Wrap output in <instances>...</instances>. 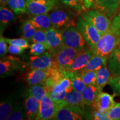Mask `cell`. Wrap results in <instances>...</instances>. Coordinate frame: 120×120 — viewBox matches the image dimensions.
I'll use <instances>...</instances> for the list:
<instances>
[{"mask_svg": "<svg viewBox=\"0 0 120 120\" xmlns=\"http://www.w3.org/2000/svg\"><path fill=\"white\" fill-rule=\"evenodd\" d=\"M70 7L55 6L49 15L52 26L61 30L71 26H76V14Z\"/></svg>", "mask_w": 120, "mask_h": 120, "instance_id": "cell-2", "label": "cell"}, {"mask_svg": "<svg viewBox=\"0 0 120 120\" xmlns=\"http://www.w3.org/2000/svg\"><path fill=\"white\" fill-rule=\"evenodd\" d=\"M111 28L120 32V9L112 22Z\"/></svg>", "mask_w": 120, "mask_h": 120, "instance_id": "cell-43", "label": "cell"}, {"mask_svg": "<svg viewBox=\"0 0 120 120\" xmlns=\"http://www.w3.org/2000/svg\"><path fill=\"white\" fill-rule=\"evenodd\" d=\"M25 49H24V48L12 45H10V46L8 47V51L9 53L15 55H21V54L23 53Z\"/></svg>", "mask_w": 120, "mask_h": 120, "instance_id": "cell-42", "label": "cell"}, {"mask_svg": "<svg viewBox=\"0 0 120 120\" xmlns=\"http://www.w3.org/2000/svg\"><path fill=\"white\" fill-rule=\"evenodd\" d=\"M16 104L15 97L11 95L8 96L1 100L0 105V120H7Z\"/></svg>", "mask_w": 120, "mask_h": 120, "instance_id": "cell-22", "label": "cell"}, {"mask_svg": "<svg viewBox=\"0 0 120 120\" xmlns=\"http://www.w3.org/2000/svg\"><path fill=\"white\" fill-rule=\"evenodd\" d=\"M47 48L46 45L40 42H34L30 46V54L32 56H38L44 53Z\"/></svg>", "mask_w": 120, "mask_h": 120, "instance_id": "cell-34", "label": "cell"}, {"mask_svg": "<svg viewBox=\"0 0 120 120\" xmlns=\"http://www.w3.org/2000/svg\"><path fill=\"white\" fill-rule=\"evenodd\" d=\"M65 76V74L62 70L56 68H51L49 76L45 81V83L49 89V88L54 86L62 80Z\"/></svg>", "mask_w": 120, "mask_h": 120, "instance_id": "cell-26", "label": "cell"}, {"mask_svg": "<svg viewBox=\"0 0 120 120\" xmlns=\"http://www.w3.org/2000/svg\"><path fill=\"white\" fill-rule=\"evenodd\" d=\"M68 92L67 91H63L60 93H54L49 91L48 92V95L54 101L56 102V103H60L64 101V98H65L66 95L67 93Z\"/></svg>", "mask_w": 120, "mask_h": 120, "instance_id": "cell-38", "label": "cell"}, {"mask_svg": "<svg viewBox=\"0 0 120 120\" xmlns=\"http://www.w3.org/2000/svg\"><path fill=\"white\" fill-rule=\"evenodd\" d=\"M30 66L31 69L49 70L55 68L53 54L48 51L38 56H32L30 57Z\"/></svg>", "mask_w": 120, "mask_h": 120, "instance_id": "cell-10", "label": "cell"}, {"mask_svg": "<svg viewBox=\"0 0 120 120\" xmlns=\"http://www.w3.org/2000/svg\"><path fill=\"white\" fill-rule=\"evenodd\" d=\"M118 48H119V49H120V44L119 45V46H118Z\"/></svg>", "mask_w": 120, "mask_h": 120, "instance_id": "cell-48", "label": "cell"}, {"mask_svg": "<svg viewBox=\"0 0 120 120\" xmlns=\"http://www.w3.org/2000/svg\"><path fill=\"white\" fill-rule=\"evenodd\" d=\"M60 1L64 5L70 7L77 12L86 11L83 0H60Z\"/></svg>", "mask_w": 120, "mask_h": 120, "instance_id": "cell-32", "label": "cell"}, {"mask_svg": "<svg viewBox=\"0 0 120 120\" xmlns=\"http://www.w3.org/2000/svg\"><path fill=\"white\" fill-rule=\"evenodd\" d=\"M79 49L63 46L53 54L55 67L64 70L72 64L79 52Z\"/></svg>", "mask_w": 120, "mask_h": 120, "instance_id": "cell-6", "label": "cell"}, {"mask_svg": "<svg viewBox=\"0 0 120 120\" xmlns=\"http://www.w3.org/2000/svg\"><path fill=\"white\" fill-rule=\"evenodd\" d=\"M28 20L38 30L47 31L52 27L49 13L33 16Z\"/></svg>", "mask_w": 120, "mask_h": 120, "instance_id": "cell-23", "label": "cell"}, {"mask_svg": "<svg viewBox=\"0 0 120 120\" xmlns=\"http://www.w3.org/2000/svg\"><path fill=\"white\" fill-rule=\"evenodd\" d=\"M63 102L68 106H75L83 109L86 106L84 103L82 93L77 92L74 90H72L70 92L67 93Z\"/></svg>", "mask_w": 120, "mask_h": 120, "instance_id": "cell-24", "label": "cell"}, {"mask_svg": "<svg viewBox=\"0 0 120 120\" xmlns=\"http://www.w3.org/2000/svg\"><path fill=\"white\" fill-rule=\"evenodd\" d=\"M83 14L94 26L101 35L111 28L112 22L109 17L95 9L87 10Z\"/></svg>", "mask_w": 120, "mask_h": 120, "instance_id": "cell-7", "label": "cell"}, {"mask_svg": "<svg viewBox=\"0 0 120 120\" xmlns=\"http://www.w3.org/2000/svg\"><path fill=\"white\" fill-rule=\"evenodd\" d=\"M120 44V32L110 28L101 35L96 47L91 51L94 55L108 57Z\"/></svg>", "mask_w": 120, "mask_h": 120, "instance_id": "cell-1", "label": "cell"}, {"mask_svg": "<svg viewBox=\"0 0 120 120\" xmlns=\"http://www.w3.org/2000/svg\"><path fill=\"white\" fill-rule=\"evenodd\" d=\"M112 79H113L112 75L106 64L103 66L97 71V79L96 85L99 87L103 89L105 86H106L108 84H109Z\"/></svg>", "mask_w": 120, "mask_h": 120, "instance_id": "cell-25", "label": "cell"}, {"mask_svg": "<svg viewBox=\"0 0 120 120\" xmlns=\"http://www.w3.org/2000/svg\"><path fill=\"white\" fill-rule=\"evenodd\" d=\"M24 105L21 103H16L12 111L7 118V120H24L28 119Z\"/></svg>", "mask_w": 120, "mask_h": 120, "instance_id": "cell-29", "label": "cell"}, {"mask_svg": "<svg viewBox=\"0 0 120 120\" xmlns=\"http://www.w3.org/2000/svg\"><path fill=\"white\" fill-rule=\"evenodd\" d=\"M76 27L82 35L88 48L91 50L94 49L101 35L83 13L79 15L76 19Z\"/></svg>", "mask_w": 120, "mask_h": 120, "instance_id": "cell-3", "label": "cell"}, {"mask_svg": "<svg viewBox=\"0 0 120 120\" xmlns=\"http://www.w3.org/2000/svg\"><path fill=\"white\" fill-rule=\"evenodd\" d=\"M22 63L19 58L11 56L1 58L0 61L1 77L10 76L21 68Z\"/></svg>", "mask_w": 120, "mask_h": 120, "instance_id": "cell-13", "label": "cell"}, {"mask_svg": "<svg viewBox=\"0 0 120 120\" xmlns=\"http://www.w3.org/2000/svg\"><path fill=\"white\" fill-rule=\"evenodd\" d=\"M107 63V57L101 56L100 55H94L90 60L89 62L86 66L81 71L78 72H82L90 71H98L103 66L106 65Z\"/></svg>", "mask_w": 120, "mask_h": 120, "instance_id": "cell-21", "label": "cell"}, {"mask_svg": "<svg viewBox=\"0 0 120 120\" xmlns=\"http://www.w3.org/2000/svg\"><path fill=\"white\" fill-rule=\"evenodd\" d=\"M7 42L9 45H12L15 46H19V47L24 48L25 49H27L30 48V45L28 43V40L25 38H14L10 39L6 38Z\"/></svg>", "mask_w": 120, "mask_h": 120, "instance_id": "cell-35", "label": "cell"}, {"mask_svg": "<svg viewBox=\"0 0 120 120\" xmlns=\"http://www.w3.org/2000/svg\"><path fill=\"white\" fill-rule=\"evenodd\" d=\"M91 118L85 111V108L68 106L63 102L58 103V107L53 120H81L83 118ZM92 119V118H91Z\"/></svg>", "mask_w": 120, "mask_h": 120, "instance_id": "cell-4", "label": "cell"}, {"mask_svg": "<svg viewBox=\"0 0 120 120\" xmlns=\"http://www.w3.org/2000/svg\"><path fill=\"white\" fill-rule=\"evenodd\" d=\"M58 1H30L26 0V13L31 16L46 14L57 3Z\"/></svg>", "mask_w": 120, "mask_h": 120, "instance_id": "cell-9", "label": "cell"}, {"mask_svg": "<svg viewBox=\"0 0 120 120\" xmlns=\"http://www.w3.org/2000/svg\"><path fill=\"white\" fill-rule=\"evenodd\" d=\"M46 34L47 50L54 53L64 45L61 30L51 27L46 31Z\"/></svg>", "mask_w": 120, "mask_h": 120, "instance_id": "cell-12", "label": "cell"}, {"mask_svg": "<svg viewBox=\"0 0 120 120\" xmlns=\"http://www.w3.org/2000/svg\"><path fill=\"white\" fill-rule=\"evenodd\" d=\"M28 92L40 101L43 97L47 95L49 89L46 83L43 82L36 85L30 86Z\"/></svg>", "mask_w": 120, "mask_h": 120, "instance_id": "cell-27", "label": "cell"}, {"mask_svg": "<svg viewBox=\"0 0 120 120\" xmlns=\"http://www.w3.org/2000/svg\"><path fill=\"white\" fill-rule=\"evenodd\" d=\"M30 1H58V0H30Z\"/></svg>", "mask_w": 120, "mask_h": 120, "instance_id": "cell-46", "label": "cell"}, {"mask_svg": "<svg viewBox=\"0 0 120 120\" xmlns=\"http://www.w3.org/2000/svg\"><path fill=\"white\" fill-rule=\"evenodd\" d=\"M50 73L49 70L31 69L26 77L27 83L29 86L36 85L45 82Z\"/></svg>", "mask_w": 120, "mask_h": 120, "instance_id": "cell-17", "label": "cell"}, {"mask_svg": "<svg viewBox=\"0 0 120 120\" xmlns=\"http://www.w3.org/2000/svg\"><path fill=\"white\" fill-rule=\"evenodd\" d=\"M32 42H40L46 45V31L37 29L34 36L30 40Z\"/></svg>", "mask_w": 120, "mask_h": 120, "instance_id": "cell-37", "label": "cell"}, {"mask_svg": "<svg viewBox=\"0 0 120 120\" xmlns=\"http://www.w3.org/2000/svg\"><path fill=\"white\" fill-rule=\"evenodd\" d=\"M92 55V51L88 47L81 49L78 53L72 64L62 71L73 72L81 71L88 64Z\"/></svg>", "mask_w": 120, "mask_h": 120, "instance_id": "cell-11", "label": "cell"}, {"mask_svg": "<svg viewBox=\"0 0 120 120\" xmlns=\"http://www.w3.org/2000/svg\"><path fill=\"white\" fill-rule=\"evenodd\" d=\"M92 120H109V118L107 116V112H101L94 109L91 113Z\"/></svg>", "mask_w": 120, "mask_h": 120, "instance_id": "cell-41", "label": "cell"}, {"mask_svg": "<svg viewBox=\"0 0 120 120\" xmlns=\"http://www.w3.org/2000/svg\"><path fill=\"white\" fill-rule=\"evenodd\" d=\"M116 103L114 96L101 91L98 94L92 106L95 110L101 112H107Z\"/></svg>", "mask_w": 120, "mask_h": 120, "instance_id": "cell-14", "label": "cell"}, {"mask_svg": "<svg viewBox=\"0 0 120 120\" xmlns=\"http://www.w3.org/2000/svg\"><path fill=\"white\" fill-rule=\"evenodd\" d=\"M9 0H0V2H1V6H6L8 4Z\"/></svg>", "mask_w": 120, "mask_h": 120, "instance_id": "cell-45", "label": "cell"}, {"mask_svg": "<svg viewBox=\"0 0 120 120\" xmlns=\"http://www.w3.org/2000/svg\"><path fill=\"white\" fill-rule=\"evenodd\" d=\"M7 5L16 15L26 12V0H9Z\"/></svg>", "mask_w": 120, "mask_h": 120, "instance_id": "cell-30", "label": "cell"}, {"mask_svg": "<svg viewBox=\"0 0 120 120\" xmlns=\"http://www.w3.org/2000/svg\"><path fill=\"white\" fill-rule=\"evenodd\" d=\"M119 4L118 0H94L92 8L110 18L116 12Z\"/></svg>", "mask_w": 120, "mask_h": 120, "instance_id": "cell-15", "label": "cell"}, {"mask_svg": "<svg viewBox=\"0 0 120 120\" xmlns=\"http://www.w3.org/2000/svg\"><path fill=\"white\" fill-rule=\"evenodd\" d=\"M97 71H90L83 72L81 73V76L86 86L96 85Z\"/></svg>", "mask_w": 120, "mask_h": 120, "instance_id": "cell-33", "label": "cell"}, {"mask_svg": "<svg viewBox=\"0 0 120 120\" xmlns=\"http://www.w3.org/2000/svg\"><path fill=\"white\" fill-rule=\"evenodd\" d=\"M109 120H120V103H116L107 112Z\"/></svg>", "mask_w": 120, "mask_h": 120, "instance_id": "cell-36", "label": "cell"}, {"mask_svg": "<svg viewBox=\"0 0 120 120\" xmlns=\"http://www.w3.org/2000/svg\"><path fill=\"white\" fill-rule=\"evenodd\" d=\"M102 88L99 87L96 85L86 86L82 92L84 103L86 106H92L98 94L102 91Z\"/></svg>", "mask_w": 120, "mask_h": 120, "instance_id": "cell-19", "label": "cell"}, {"mask_svg": "<svg viewBox=\"0 0 120 120\" xmlns=\"http://www.w3.org/2000/svg\"><path fill=\"white\" fill-rule=\"evenodd\" d=\"M7 43L4 38L1 34V38H0V57L1 58H3L6 57L8 52V46H7Z\"/></svg>", "mask_w": 120, "mask_h": 120, "instance_id": "cell-40", "label": "cell"}, {"mask_svg": "<svg viewBox=\"0 0 120 120\" xmlns=\"http://www.w3.org/2000/svg\"><path fill=\"white\" fill-rule=\"evenodd\" d=\"M118 2L119 3V4H120V0H118Z\"/></svg>", "mask_w": 120, "mask_h": 120, "instance_id": "cell-47", "label": "cell"}, {"mask_svg": "<svg viewBox=\"0 0 120 120\" xmlns=\"http://www.w3.org/2000/svg\"><path fill=\"white\" fill-rule=\"evenodd\" d=\"M58 103L53 101L49 95H46L40 100V107L36 120H52L56 114Z\"/></svg>", "mask_w": 120, "mask_h": 120, "instance_id": "cell-8", "label": "cell"}, {"mask_svg": "<svg viewBox=\"0 0 120 120\" xmlns=\"http://www.w3.org/2000/svg\"><path fill=\"white\" fill-rule=\"evenodd\" d=\"M37 28L34 27L29 20H26L23 22L21 27V32L22 36L28 40H31L35 34Z\"/></svg>", "mask_w": 120, "mask_h": 120, "instance_id": "cell-31", "label": "cell"}, {"mask_svg": "<svg viewBox=\"0 0 120 120\" xmlns=\"http://www.w3.org/2000/svg\"><path fill=\"white\" fill-rule=\"evenodd\" d=\"M16 15L11 9L1 6L0 8V30L1 34L8 26L11 25L16 19Z\"/></svg>", "mask_w": 120, "mask_h": 120, "instance_id": "cell-20", "label": "cell"}, {"mask_svg": "<svg viewBox=\"0 0 120 120\" xmlns=\"http://www.w3.org/2000/svg\"><path fill=\"white\" fill-rule=\"evenodd\" d=\"M94 0H83L84 6L86 10L91 8L92 7Z\"/></svg>", "mask_w": 120, "mask_h": 120, "instance_id": "cell-44", "label": "cell"}, {"mask_svg": "<svg viewBox=\"0 0 120 120\" xmlns=\"http://www.w3.org/2000/svg\"><path fill=\"white\" fill-rule=\"evenodd\" d=\"M61 31L63 37V43L64 46L79 50L88 47L76 26H69L61 29Z\"/></svg>", "mask_w": 120, "mask_h": 120, "instance_id": "cell-5", "label": "cell"}, {"mask_svg": "<svg viewBox=\"0 0 120 120\" xmlns=\"http://www.w3.org/2000/svg\"><path fill=\"white\" fill-rule=\"evenodd\" d=\"M116 95L120 96V76L113 77L109 84Z\"/></svg>", "mask_w": 120, "mask_h": 120, "instance_id": "cell-39", "label": "cell"}, {"mask_svg": "<svg viewBox=\"0 0 120 120\" xmlns=\"http://www.w3.org/2000/svg\"><path fill=\"white\" fill-rule=\"evenodd\" d=\"M40 101L28 91L24 99V107L28 120H33L36 118L40 107Z\"/></svg>", "mask_w": 120, "mask_h": 120, "instance_id": "cell-16", "label": "cell"}, {"mask_svg": "<svg viewBox=\"0 0 120 120\" xmlns=\"http://www.w3.org/2000/svg\"><path fill=\"white\" fill-rule=\"evenodd\" d=\"M71 79L66 76L65 77L58 83L49 88V92L50 91L54 93H60L64 91L70 92L73 90L71 87Z\"/></svg>", "mask_w": 120, "mask_h": 120, "instance_id": "cell-28", "label": "cell"}, {"mask_svg": "<svg viewBox=\"0 0 120 120\" xmlns=\"http://www.w3.org/2000/svg\"><path fill=\"white\" fill-rule=\"evenodd\" d=\"M107 66L113 78L120 76V49L118 47L107 57Z\"/></svg>", "mask_w": 120, "mask_h": 120, "instance_id": "cell-18", "label": "cell"}]
</instances>
